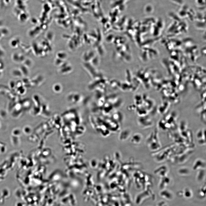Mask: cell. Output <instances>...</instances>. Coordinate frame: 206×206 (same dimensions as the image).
I'll return each mask as SVG.
<instances>
[{
    "instance_id": "obj_1",
    "label": "cell",
    "mask_w": 206,
    "mask_h": 206,
    "mask_svg": "<svg viewBox=\"0 0 206 206\" xmlns=\"http://www.w3.org/2000/svg\"><path fill=\"white\" fill-rule=\"evenodd\" d=\"M147 141L149 148L152 151H157L161 147V144L158 139L157 132L156 131L151 134Z\"/></svg>"
},
{
    "instance_id": "obj_6",
    "label": "cell",
    "mask_w": 206,
    "mask_h": 206,
    "mask_svg": "<svg viewBox=\"0 0 206 206\" xmlns=\"http://www.w3.org/2000/svg\"><path fill=\"white\" fill-rule=\"evenodd\" d=\"M196 137L197 140L201 139H205V130H200L196 134Z\"/></svg>"
},
{
    "instance_id": "obj_3",
    "label": "cell",
    "mask_w": 206,
    "mask_h": 206,
    "mask_svg": "<svg viewBox=\"0 0 206 206\" xmlns=\"http://www.w3.org/2000/svg\"><path fill=\"white\" fill-rule=\"evenodd\" d=\"M206 163L205 161L201 159H197L194 162L192 169L194 171L205 169Z\"/></svg>"
},
{
    "instance_id": "obj_8",
    "label": "cell",
    "mask_w": 206,
    "mask_h": 206,
    "mask_svg": "<svg viewBox=\"0 0 206 206\" xmlns=\"http://www.w3.org/2000/svg\"><path fill=\"white\" fill-rule=\"evenodd\" d=\"M198 143L201 146L205 145L206 144V140L204 139H201L197 140Z\"/></svg>"
},
{
    "instance_id": "obj_7",
    "label": "cell",
    "mask_w": 206,
    "mask_h": 206,
    "mask_svg": "<svg viewBox=\"0 0 206 206\" xmlns=\"http://www.w3.org/2000/svg\"><path fill=\"white\" fill-rule=\"evenodd\" d=\"M18 40H16V39H13L11 41L10 44L11 45V46H12L13 47H15L16 46V45H17V44L18 45V43H19V42L18 41Z\"/></svg>"
},
{
    "instance_id": "obj_2",
    "label": "cell",
    "mask_w": 206,
    "mask_h": 206,
    "mask_svg": "<svg viewBox=\"0 0 206 206\" xmlns=\"http://www.w3.org/2000/svg\"><path fill=\"white\" fill-rule=\"evenodd\" d=\"M168 172V168L165 165H163L158 167L154 171L155 174L161 177L167 176Z\"/></svg>"
},
{
    "instance_id": "obj_5",
    "label": "cell",
    "mask_w": 206,
    "mask_h": 206,
    "mask_svg": "<svg viewBox=\"0 0 206 206\" xmlns=\"http://www.w3.org/2000/svg\"><path fill=\"white\" fill-rule=\"evenodd\" d=\"M206 176L205 169H201L197 171L196 178L199 181L203 180Z\"/></svg>"
},
{
    "instance_id": "obj_4",
    "label": "cell",
    "mask_w": 206,
    "mask_h": 206,
    "mask_svg": "<svg viewBox=\"0 0 206 206\" xmlns=\"http://www.w3.org/2000/svg\"><path fill=\"white\" fill-rule=\"evenodd\" d=\"M178 172L179 175L181 176H187L190 173V171L189 169L186 167H182L179 168L178 170Z\"/></svg>"
}]
</instances>
